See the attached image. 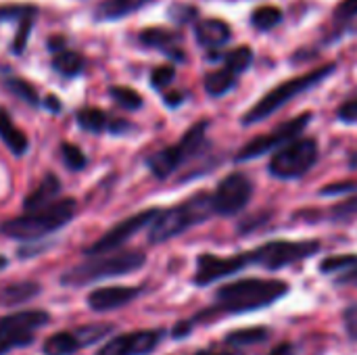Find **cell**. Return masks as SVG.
Here are the masks:
<instances>
[{"label": "cell", "instance_id": "1", "mask_svg": "<svg viewBox=\"0 0 357 355\" xmlns=\"http://www.w3.org/2000/svg\"><path fill=\"white\" fill-rule=\"evenodd\" d=\"M289 295L284 280L245 278L224 285L215 293V308L224 314H249L266 310Z\"/></svg>", "mask_w": 357, "mask_h": 355}, {"label": "cell", "instance_id": "2", "mask_svg": "<svg viewBox=\"0 0 357 355\" xmlns=\"http://www.w3.org/2000/svg\"><path fill=\"white\" fill-rule=\"evenodd\" d=\"M75 209H77V201L67 197L42 209L25 211L19 218H10L2 222L0 234L6 239H17V241H40L65 228L73 220Z\"/></svg>", "mask_w": 357, "mask_h": 355}, {"label": "cell", "instance_id": "3", "mask_svg": "<svg viewBox=\"0 0 357 355\" xmlns=\"http://www.w3.org/2000/svg\"><path fill=\"white\" fill-rule=\"evenodd\" d=\"M337 71V63H326V65H320L303 75H297V77H291L282 84H278L276 88L268 90L243 117H241V123L245 128L253 126V123H259L264 119H268L270 115H274L276 111H280L287 103L295 100L297 96L314 90L316 86H320L324 80H328L333 73Z\"/></svg>", "mask_w": 357, "mask_h": 355}, {"label": "cell", "instance_id": "4", "mask_svg": "<svg viewBox=\"0 0 357 355\" xmlns=\"http://www.w3.org/2000/svg\"><path fill=\"white\" fill-rule=\"evenodd\" d=\"M144 264H146V255L142 251H119V253H109V255H96L67 270L61 276V285L67 289L88 287L105 278L132 274L140 270Z\"/></svg>", "mask_w": 357, "mask_h": 355}, {"label": "cell", "instance_id": "5", "mask_svg": "<svg viewBox=\"0 0 357 355\" xmlns=\"http://www.w3.org/2000/svg\"><path fill=\"white\" fill-rule=\"evenodd\" d=\"M211 216H213L211 195L197 192L195 197L182 201L176 207L161 209V213L157 216V220L151 224L149 241L153 245L172 241V239L184 234L186 230H190L192 226H199V224L207 222Z\"/></svg>", "mask_w": 357, "mask_h": 355}, {"label": "cell", "instance_id": "6", "mask_svg": "<svg viewBox=\"0 0 357 355\" xmlns=\"http://www.w3.org/2000/svg\"><path fill=\"white\" fill-rule=\"evenodd\" d=\"M207 128H209V121L201 119L195 126H190L176 144L165 146V149L149 155L146 157V167L151 169V174L157 180H165L174 172H178L182 165H186L188 161L199 157L205 151V146H209V142H207Z\"/></svg>", "mask_w": 357, "mask_h": 355}, {"label": "cell", "instance_id": "7", "mask_svg": "<svg viewBox=\"0 0 357 355\" xmlns=\"http://www.w3.org/2000/svg\"><path fill=\"white\" fill-rule=\"evenodd\" d=\"M320 251L318 241H270L253 251H247L249 266L264 270H280L291 264L314 257Z\"/></svg>", "mask_w": 357, "mask_h": 355}, {"label": "cell", "instance_id": "8", "mask_svg": "<svg viewBox=\"0 0 357 355\" xmlns=\"http://www.w3.org/2000/svg\"><path fill=\"white\" fill-rule=\"evenodd\" d=\"M50 322V314L44 310H23L0 318V355L33 343L36 333Z\"/></svg>", "mask_w": 357, "mask_h": 355}, {"label": "cell", "instance_id": "9", "mask_svg": "<svg viewBox=\"0 0 357 355\" xmlns=\"http://www.w3.org/2000/svg\"><path fill=\"white\" fill-rule=\"evenodd\" d=\"M318 161L316 138H297L291 144L274 153L270 161V174L278 180H297L305 176Z\"/></svg>", "mask_w": 357, "mask_h": 355}, {"label": "cell", "instance_id": "10", "mask_svg": "<svg viewBox=\"0 0 357 355\" xmlns=\"http://www.w3.org/2000/svg\"><path fill=\"white\" fill-rule=\"evenodd\" d=\"M314 119V113L307 111V113H301L284 123H280L276 130L264 134V136H257L253 138L251 142H247L234 157L236 163H243V161H251V159H257L266 153H272L274 149H280V146H287L291 144L293 140H297L301 136V132L310 126V121Z\"/></svg>", "mask_w": 357, "mask_h": 355}, {"label": "cell", "instance_id": "11", "mask_svg": "<svg viewBox=\"0 0 357 355\" xmlns=\"http://www.w3.org/2000/svg\"><path fill=\"white\" fill-rule=\"evenodd\" d=\"M161 213V209L157 207H151V209H144L140 213H134L126 220H121L119 224H115L109 232H105L94 245H90L84 253L88 257H96V255H105V253H113L115 249H119L121 245H126L134 234H138L142 228L151 226L157 216Z\"/></svg>", "mask_w": 357, "mask_h": 355}, {"label": "cell", "instance_id": "12", "mask_svg": "<svg viewBox=\"0 0 357 355\" xmlns=\"http://www.w3.org/2000/svg\"><path fill=\"white\" fill-rule=\"evenodd\" d=\"M251 197H253L251 180L245 174L234 172V174L226 176L218 184L215 192L211 195L213 213L215 216H224V218H232V216L241 213L247 207Z\"/></svg>", "mask_w": 357, "mask_h": 355}, {"label": "cell", "instance_id": "13", "mask_svg": "<svg viewBox=\"0 0 357 355\" xmlns=\"http://www.w3.org/2000/svg\"><path fill=\"white\" fill-rule=\"evenodd\" d=\"M195 31V40L201 48H205V59L209 63H218L224 61V52L226 46L232 42V27L228 21L218 19V17H209V19H201L192 25Z\"/></svg>", "mask_w": 357, "mask_h": 355}, {"label": "cell", "instance_id": "14", "mask_svg": "<svg viewBox=\"0 0 357 355\" xmlns=\"http://www.w3.org/2000/svg\"><path fill=\"white\" fill-rule=\"evenodd\" d=\"M249 266L247 253H238L232 257H220L213 253H201L197 257V272L192 276V282L197 287H209L226 276H232Z\"/></svg>", "mask_w": 357, "mask_h": 355}, {"label": "cell", "instance_id": "15", "mask_svg": "<svg viewBox=\"0 0 357 355\" xmlns=\"http://www.w3.org/2000/svg\"><path fill=\"white\" fill-rule=\"evenodd\" d=\"M163 335L165 333L161 328L126 333L107 341L96 355H149L159 347Z\"/></svg>", "mask_w": 357, "mask_h": 355}, {"label": "cell", "instance_id": "16", "mask_svg": "<svg viewBox=\"0 0 357 355\" xmlns=\"http://www.w3.org/2000/svg\"><path fill=\"white\" fill-rule=\"evenodd\" d=\"M138 42L144 48L159 50L174 63H186V52L182 48V36L167 27H146L138 33Z\"/></svg>", "mask_w": 357, "mask_h": 355}, {"label": "cell", "instance_id": "17", "mask_svg": "<svg viewBox=\"0 0 357 355\" xmlns=\"http://www.w3.org/2000/svg\"><path fill=\"white\" fill-rule=\"evenodd\" d=\"M142 289L140 287H102L94 289L88 295V308L92 312H113L119 310L128 303H132L136 297H140Z\"/></svg>", "mask_w": 357, "mask_h": 355}, {"label": "cell", "instance_id": "18", "mask_svg": "<svg viewBox=\"0 0 357 355\" xmlns=\"http://www.w3.org/2000/svg\"><path fill=\"white\" fill-rule=\"evenodd\" d=\"M155 0H102L94 8V21H119L128 15L138 13L140 8L153 4Z\"/></svg>", "mask_w": 357, "mask_h": 355}, {"label": "cell", "instance_id": "19", "mask_svg": "<svg viewBox=\"0 0 357 355\" xmlns=\"http://www.w3.org/2000/svg\"><path fill=\"white\" fill-rule=\"evenodd\" d=\"M61 192V180L54 176V174H46L42 178V182L36 186L33 192H29L23 201V209L25 211H36V209H42L50 203H54V199L59 197Z\"/></svg>", "mask_w": 357, "mask_h": 355}, {"label": "cell", "instance_id": "20", "mask_svg": "<svg viewBox=\"0 0 357 355\" xmlns=\"http://www.w3.org/2000/svg\"><path fill=\"white\" fill-rule=\"evenodd\" d=\"M0 140H2L4 146H6L13 155H17V157L25 155L27 149H29L27 136L13 123L8 111L2 109V107H0Z\"/></svg>", "mask_w": 357, "mask_h": 355}, {"label": "cell", "instance_id": "21", "mask_svg": "<svg viewBox=\"0 0 357 355\" xmlns=\"http://www.w3.org/2000/svg\"><path fill=\"white\" fill-rule=\"evenodd\" d=\"M42 293V287L38 282H15L0 289V305L2 308H15L21 303H27L36 299Z\"/></svg>", "mask_w": 357, "mask_h": 355}, {"label": "cell", "instance_id": "22", "mask_svg": "<svg viewBox=\"0 0 357 355\" xmlns=\"http://www.w3.org/2000/svg\"><path fill=\"white\" fill-rule=\"evenodd\" d=\"M203 86H205V92L213 98H222L226 94H230L236 86H238V75L228 71L226 67L222 69H215V71H209L203 80Z\"/></svg>", "mask_w": 357, "mask_h": 355}, {"label": "cell", "instance_id": "23", "mask_svg": "<svg viewBox=\"0 0 357 355\" xmlns=\"http://www.w3.org/2000/svg\"><path fill=\"white\" fill-rule=\"evenodd\" d=\"M282 21H284V10L280 6H274V4H261V6L253 8L249 15L251 27L255 31H261V33L276 29Z\"/></svg>", "mask_w": 357, "mask_h": 355}, {"label": "cell", "instance_id": "24", "mask_svg": "<svg viewBox=\"0 0 357 355\" xmlns=\"http://www.w3.org/2000/svg\"><path fill=\"white\" fill-rule=\"evenodd\" d=\"M75 119H77V126L90 134H102V132H109L111 128V117L102 111V109H96V107H86V109H79L75 113Z\"/></svg>", "mask_w": 357, "mask_h": 355}, {"label": "cell", "instance_id": "25", "mask_svg": "<svg viewBox=\"0 0 357 355\" xmlns=\"http://www.w3.org/2000/svg\"><path fill=\"white\" fill-rule=\"evenodd\" d=\"M253 61H255V52L247 44H241L236 48H230L224 52V67L236 75H243L245 71H249Z\"/></svg>", "mask_w": 357, "mask_h": 355}, {"label": "cell", "instance_id": "26", "mask_svg": "<svg viewBox=\"0 0 357 355\" xmlns=\"http://www.w3.org/2000/svg\"><path fill=\"white\" fill-rule=\"evenodd\" d=\"M84 56L75 50H61L52 56V69L63 77H75L84 71Z\"/></svg>", "mask_w": 357, "mask_h": 355}, {"label": "cell", "instance_id": "27", "mask_svg": "<svg viewBox=\"0 0 357 355\" xmlns=\"http://www.w3.org/2000/svg\"><path fill=\"white\" fill-rule=\"evenodd\" d=\"M77 349H82V347H79L73 331L71 333H54L42 345L44 355H73Z\"/></svg>", "mask_w": 357, "mask_h": 355}, {"label": "cell", "instance_id": "28", "mask_svg": "<svg viewBox=\"0 0 357 355\" xmlns=\"http://www.w3.org/2000/svg\"><path fill=\"white\" fill-rule=\"evenodd\" d=\"M2 86L8 94L17 96L19 100H23L25 105L29 107H38L40 105V96H38V90L23 77H17V75H10V77H4L2 80Z\"/></svg>", "mask_w": 357, "mask_h": 355}, {"label": "cell", "instance_id": "29", "mask_svg": "<svg viewBox=\"0 0 357 355\" xmlns=\"http://www.w3.org/2000/svg\"><path fill=\"white\" fill-rule=\"evenodd\" d=\"M270 337V331L264 326H251V328H241V331H232L226 335V345L230 347H247V345H257L264 343Z\"/></svg>", "mask_w": 357, "mask_h": 355}, {"label": "cell", "instance_id": "30", "mask_svg": "<svg viewBox=\"0 0 357 355\" xmlns=\"http://www.w3.org/2000/svg\"><path fill=\"white\" fill-rule=\"evenodd\" d=\"M111 333H113V324H86V326L73 331L79 347H90V345L98 343L100 339H105Z\"/></svg>", "mask_w": 357, "mask_h": 355}, {"label": "cell", "instance_id": "31", "mask_svg": "<svg viewBox=\"0 0 357 355\" xmlns=\"http://www.w3.org/2000/svg\"><path fill=\"white\" fill-rule=\"evenodd\" d=\"M109 96H111L119 107H123L126 111H138V109H142V105H144L142 96H140L136 90L128 88V86H111V88H109Z\"/></svg>", "mask_w": 357, "mask_h": 355}, {"label": "cell", "instance_id": "32", "mask_svg": "<svg viewBox=\"0 0 357 355\" xmlns=\"http://www.w3.org/2000/svg\"><path fill=\"white\" fill-rule=\"evenodd\" d=\"M199 6L188 4V2H174L167 8V17L176 23V25H195L199 21Z\"/></svg>", "mask_w": 357, "mask_h": 355}, {"label": "cell", "instance_id": "33", "mask_svg": "<svg viewBox=\"0 0 357 355\" xmlns=\"http://www.w3.org/2000/svg\"><path fill=\"white\" fill-rule=\"evenodd\" d=\"M61 157H63V163H65L71 172H79V169H84L86 163H88L84 151H82L79 146L71 144V142H63V144H61Z\"/></svg>", "mask_w": 357, "mask_h": 355}, {"label": "cell", "instance_id": "34", "mask_svg": "<svg viewBox=\"0 0 357 355\" xmlns=\"http://www.w3.org/2000/svg\"><path fill=\"white\" fill-rule=\"evenodd\" d=\"M357 264V255H333V257H326L322 264H320V272L322 274H343L347 272L351 266Z\"/></svg>", "mask_w": 357, "mask_h": 355}, {"label": "cell", "instance_id": "35", "mask_svg": "<svg viewBox=\"0 0 357 355\" xmlns=\"http://www.w3.org/2000/svg\"><path fill=\"white\" fill-rule=\"evenodd\" d=\"M29 15H38V8L33 4H2L0 6V23L4 21H23Z\"/></svg>", "mask_w": 357, "mask_h": 355}, {"label": "cell", "instance_id": "36", "mask_svg": "<svg viewBox=\"0 0 357 355\" xmlns=\"http://www.w3.org/2000/svg\"><path fill=\"white\" fill-rule=\"evenodd\" d=\"M33 19H36V15H29L23 21H19V31H17V36L13 38V44H10V52L13 54H21L25 50L27 38L31 33V27H33Z\"/></svg>", "mask_w": 357, "mask_h": 355}, {"label": "cell", "instance_id": "37", "mask_svg": "<svg viewBox=\"0 0 357 355\" xmlns=\"http://www.w3.org/2000/svg\"><path fill=\"white\" fill-rule=\"evenodd\" d=\"M176 80V67L174 65H159L151 71V86L155 90H165Z\"/></svg>", "mask_w": 357, "mask_h": 355}, {"label": "cell", "instance_id": "38", "mask_svg": "<svg viewBox=\"0 0 357 355\" xmlns=\"http://www.w3.org/2000/svg\"><path fill=\"white\" fill-rule=\"evenodd\" d=\"M333 17L337 23L341 25H347L349 21L357 19V0H341L335 10H333Z\"/></svg>", "mask_w": 357, "mask_h": 355}, {"label": "cell", "instance_id": "39", "mask_svg": "<svg viewBox=\"0 0 357 355\" xmlns=\"http://www.w3.org/2000/svg\"><path fill=\"white\" fill-rule=\"evenodd\" d=\"M333 216H335V220H354V218H357V197H351V199L339 203L337 207H333Z\"/></svg>", "mask_w": 357, "mask_h": 355}, {"label": "cell", "instance_id": "40", "mask_svg": "<svg viewBox=\"0 0 357 355\" xmlns=\"http://www.w3.org/2000/svg\"><path fill=\"white\" fill-rule=\"evenodd\" d=\"M337 119L343 123H357V96L345 100L339 109H337Z\"/></svg>", "mask_w": 357, "mask_h": 355}, {"label": "cell", "instance_id": "41", "mask_svg": "<svg viewBox=\"0 0 357 355\" xmlns=\"http://www.w3.org/2000/svg\"><path fill=\"white\" fill-rule=\"evenodd\" d=\"M354 190H357V182H335V184L320 188V197H337V195H345Z\"/></svg>", "mask_w": 357, "mask_h": 355}, {"label": "cell", "instance_id": "42", "mask_svg": "<svg viewBox=\"0 0 357 355\" xmlns=\"http://www.w3.org/2000/svg\"><path fill=\"white\" fill-rule=\"evenodd\" d=\"M343 322H345V331H347L349 339L357 341V303L349 305L343 312Z\"/></svg>", "mask_w": 357, "mask_h": 355}, {"label": "cell", "instance_id": "43", "mask_svg": "<svg viewBox=\"0 0 357 355\" xmlns=\"http://www.w3.org/2000/svg\"><path fill=\"white\" fill-rule=\"evenodd\" d=\"M337 285H339V287H357V264L356 266H351L347 272L339 274Z\"/></svg>", "mask_w": 357, "mask_h": 355}, {"label": "cell", "instance_id": "44", "mask_svg": "<svg viewBox=\"0 0 357 355\" xmlns=\"http://www.w3.org/2000/svg\"><path fill=\"white\" fill-rule=\"evenodd\" d=\"M184 100H186V94H184V92H178V90H176V92H165V94H163V103H165L169 109H178Z\"/></svg>", "mask_w": 357, "mask_h": 355}, {"label": "cell", "instance_id": "45", "mask_svg": "<svg viewBox=\"0 0 357 355\" xmlns=\"http://www.w3.org/2000/svg\"><path fill=\"white\" fill-rule=\"evenodd\" d=\"M192 326H195V320H182V322H178V324L174 326V331H172L174 339H184V337H188L190 331H192Z\"/></svg>", "mask_w": 357, "mask_h": 355}, {"label": "cell", "instance_id": "46", "mask_svg": "<svg viewBox=\"0 0 357 355\" xmlns=\"http://www.w3.org/2000/svg\"><path fill=\"white\" fill-rule=\"evenodd\" d=\"M132 128H134V126H132L130 121H126V119H113V121H111L109 132H111V134H115V136H121V134H128Z\"/></svg>", "mask_w": 357, "mask_h": 355}, {"label": "cell", "instance_id": "47", "mask_svg": "<svg viewBox=\"0 0 357 355\" xmlns=\"http://www.w3.org/2000/svg\"><path fill=\"white\" fill-rule=\"evenodd\" d=\"M65 44H67V40L63 38V36H52V38H48V42H46V46H48V50L50 52H61V50H65Z\"/></svg>", "mask_w": 357, "mask_h": 355}, {"label": "cell", "instance_id": "48", "mask_svg": "<svg viewBox=\"0 0 357 355\" xmlns=\"http://www.w3.org/2000/svg\"><path fill=\"white\" fill-rule=\"evenodd\" d=\"M44 107L50 111V113H61V109H63V105H61V100L54 96V94H48V98L44 100Z\"/></svg>", "mask_w": 357, "mask_h": 355}, {"label": "cell", "instance_id": "49", "mask_svg": "<svg viewBox=\"0 0 357 355\" xmlns=\"http://www.w3.org/2000/svg\"><path fill=\"white\" fill-rule=\"evenodd\" d=\"M270 355H295V347L291 343H280L270 352Z\"/></svg>", "mask_w": 357, "mask_h": 355}, {"label": "cell", "instance_id": "50", "mask_svg": "<svg viewBox=\"0 0 357 355\" xmlns=\"http://www.w3.org/2000/svg\"><path fill=\"white\" fill-rule=\"evenodd\" d=\"M197 355H243L241 352H232V349H201Z\"/></svg>", "mask_w": 357, "mask_h": 355}, {"label": "cell", "instance_id": "51", "mask_svg": "<svg viewBox=\"0 0 357 355\" xmlns=\"http://www.w3.org/2000/svg\"><path fill=\"white\" fill-rule=\"evenodd\" d=\"M349 167H351V169H357V151L356 153H351V157H349Z\"/></svg>", "mask_w": 357, "mask_h": 355}, {"label": "cell", "instance_id": "52", "mask_svg": "<svg viewBox=\"0 0 357 355\" xmlns=\"http://www.w3.org/2000/svg\"><path fill=\"white\" fill-rule=\"evenodd\" d=\"M6 266H8V259H6L4 255H0V272H2V270H4Z\"/></svg>", "mask_w": 357, "mask_h": 355}]
</instances>
